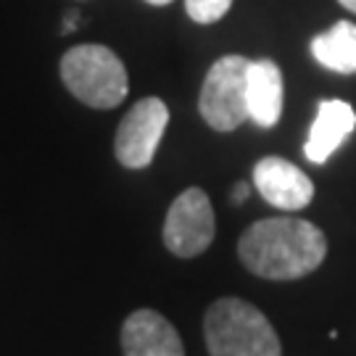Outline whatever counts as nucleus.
Masks as SVG:
<instances>
[{
  "instance_id": "nucleus-1",
  "label": "nucleus",
  "mask_w": 356,
  "mask_h": 356,
  "mask_svg": "<svg viewBox=\"0 0 356 356\" xmlns=\"http://www.w3.org/2000/svg\"><path fill=\"white\" fill-rule=\"evenodd\" d=\"M238 256L248 272L267 280H298L312 275L327 256L325 232L296 216L259 219L238 241Z\"/></svg>"
},
{
  "instance_id": "nucleus-2",
  "label": "nucleus",
  "mask_w": 356,
  "mask_h": 356,
  "mask_svg": "<svg viewBox=\"0 0 356 356\" xmlns=\"http://www.w3.org/2000/svg\"><path fill=\"white\" fill-rule=\"evenodd\" d=\"M204 335L209 356H282L272 322L243 298H219L209 306Z\"/></svg>"
},
{
  "instance_id": "nucleus-3",
  "label": "nucleus",
  "mask_w": 356,
  "mask_h": 356,
  "mask_svg": "<svg viewBox=\"0 0 356 356\" xmlns=\"http://www.w3.org/2000/svg\"><path fill=\"white\" fill-rule=\"evenodd\" d=\"M61 79L90 108H116L127 98L129 79L122 58L106 45H74L61 58Z\"/></svg>"
},
{
  "instance_id": "nucleus-4",
  "label": "nucleus",
  "mask_w": 356,
  "mask_h": 356,
  "mask_svg": "<svg viewBox=\"0 0 356 356\" xmlns=\"http://www.w3.org/2000/svg\"><path fill=\"white\" fill-rule=\"evenodd\" d=\"M245 56H222L204 79L198 111L204 122L216 132H232L248 119L245 103V74H248Z\"/></svg>"
},
{
  "instance_id": "nucleus-5",
  "label": "nucleus",
  "mask_w": 356,
  "mask_h": 356,
  "mask_svg": "<svg viewBox=\"0 0 356 356\" xmlns=\"http://www.w3.org/2000/svg\"><path fill=\"white\" fill-rule=\"evenodd\" d=\"M216 232L214 209L201 188H188L169 206L164 222V245L179 259L201 256Z\"/></svg>"
},
{
  "instance_id": "nucleus-6",
  "label": "nucleus",
  "mask_w": 356,
  "mask_h": 356,
  "mask_svg": "<svg viewBox=\"0 0 356 356\" xmlns=\"http://www.w3.org/2000/svg\"><path fill=\"white\" fill-rule=\"evenodd\" d=\"M169 124V108L161 98H143L127 111L116 129L114 151L119 164L127 169H145L159 151Z\"/></svg>"
},
{
  "instance_id": "nucleus-7",
  "label": "nucleus",
  "mask_w": 356,
  "mask_h": 356,
  "mask_svg": "<svg viewBox=\"0 0 356 356\" xmlns=\"http://www.w3.org/2000/svg\"><path fill=\"white\" fill-rule=\"evenodd\" d=\"M254 185L267 204L296 211L312 204L314 185L306 172L280 156H267L254 166Z\"/></svg>"
},
{
  "instance_id": "nucleus-8",
  "label": "nucleus",
  "mask_w": 356,
  "mask_h": 356,
  "mask_svg": "<svg viewBox=\"0 0 356 356\" xmlns=\"http://www.w3.org/2000/svg\"><path fill=\"white\" fill-rule=\"evenodd\" d=\"M122 348L124 356H185L179 332L153 309H138L124 319Z\"/></svg>"
},
{
  "instance_id": "nucleus-9",
  "label": "nucleus",
  "mask_w": 356,
  "mask_h": 356,
  "mask_svg": "<svg viewBox=\"0 0 356 356\" xmlns=\"http://www.w3.org/2000/svg\"><path fill=\"white\" fill-rule=\"evenodd\" d=\"M282 72L269 58H259L248 64L245 74V103L248 119L259 127H275L282 116Z\"/></svg>"
},
{
  "instance_id": "nucleus-10",
  "label": "nucleus",
  "mask_w": 356,
  "mask_h": 356,
  "mask_svg": "<svg viewBox=\"0 0 356 356\" xmlns=\"http://www.w3.org/2000/svg\"><path fill=\"white\" fill-rule=\"evenodd\" d=\"M356 114L346 101H322L317 116L312 122L309 138H306L304 153L312 164H325L332 153L338 151L343 140L354 132Z\"/></svg>"
},
{
  "instance_id": "nucleus-11",
  "label": "nucleus",
  "mask_w": 356,
  "mask_h": 356,
  "mask_svg": "<svg viewBox=\"0 0 356 356\" xmlns=\"http://www.w3.org/2000/svg\"><path fill=\"white\" fill-rule=\"evenodd\" d=\"M314 61L335 74H356V24L338 22L312 40Z\"/></svg>"
},
{
  "instance_id": "nucleus-12",
  "label": "nucleus",
  "mask_w": 356,
  "mask_h": 356,
  "mask_svg": "<svg viewBox=\"0 0 356 356\" xmlns=\"http://www.w3.org/2000/svg\"><path fill=\"white\" fill-rule=\"evenodd\" d=\"M229 6H232V0H185L188 16L198 24H214L219 19H225Z\"/></svg>"
},
{
  "instance_id": "nucleus-13",
  "label": "nucleus",
  "mask_w": 356,
  "mask_h": 356,
  "mask_svg": "<svg viewBox=\"0 0 356 356\" xmlns=\"http://www.w3.org/2000/svg\"><path fill=\"white\" fill-rule=\"evenodd\" d=\"M248 193H251V188H248L245 182H238L235 191H232V195H229V201H232V204H243V201L248 198Z\"/></svg>"
},
{
  "instance_id": "nucleus-14",
  "label": "nucleus",
  "mask_w": 356,
  "mask_h": 356,
  "mask_svg": "<svg viewBox=\"0 0 356 356\" xmlns=\"http://www.w3.org/2000/svg\"><path fill=\"white\" fill-rule=\"evenodd\" d=\"M76 19H79V16H76V11H72L69 16H66V19H64V32H72V29H76Z\"/></svg>"
},
{
  "instance_id": "nucleus-15",
  "label": "nucleus",
  "mask_w": 356,
  "mask_h": 356,
  "mask_svg": "<svg viewBox=\"0 0 356 356\" xmlns=\"http://www.w3.org/2000/svg\"><path fill=\"white\" fill-rule=\"evenodd\" d=\"M341 6H343L346 11H351V13H356V0H338Z\"/></svg>"
},
{
  "instance_id": "nucleus-16",
  "label": "nucleus",
  "mask_w": 356,
  "mask_h": 356,
  "mask_svg": "<svg viewBox=\"0 0 356 356\" xmlns=\"http://www.w3.org/2000/svg\"><path fill=\"white\" fill-rule=\"evenodd\" d=\"M145 3H151V6H169L172 0H145Z\"/></svg>"
}]
</instances>
